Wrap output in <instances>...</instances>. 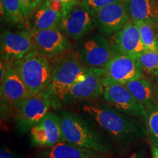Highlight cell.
Instances as JSON below:
<instances>
[{
  "label": "cell",
  "instance_id": "1",
  "mask_svg": "<svg viewBox=\"0 0 158 158\" xmlns=\"http://www.w3.org/2000/svg\"><path fill=\"white\" fill-rule=\"evenodd\" d=\"M81 109L99 127L124 147H132L147 135L145 124L106 102H86L82 105Z\"/></svg>",
  "mask_w": 158,
  "mask_h": 158
},
{
  "label": "cell",
  "instance_id": "2",
  "mask_svg": "<svg viewBox=\"0 0 158 158\" xmlns=\"http://www.w3.org/2000/svg\"><path fill=\"white\" fill-rule=\"evenodd\" d=\"M62 141L98 153L107 154L111 146L86 118L68 110L59 114Z\"/></svg>",
  "mask_w": 158,
  "mask_h": 158
},
{
  "label": "cell",
  "instance_id": "3",
  "mask_svg": "<svg viewBox=\"0 0 158 158\" xmlns=\"http://www.w3.org/2000/svg\"><path fill=\"white\" fill-rule=\"evenodd\" d=\"M88 68L78 55L71 54L63 55L53 65L51 83L47 89L54 109L61 107L73 86L84 78Z\"/></svg>",
  "mask_w": 158,
  "mask_h": 158
},
{
  "label": "cell",
  "instance_id": "4",
  "mask_svg": "<svg viewBox=\"0 0 158 158\" xmlns=\"http://www.w3.org/2000/svg\"><path fill=\"white\" fill-rule=\"evenodd\" d=\"M13 64L31 94H38L48 88L53 66L48 57L40 51H32Z\"/></svg>",
  "mask_w": 158,
  "mask_h": 158
},
{
  "label": "cell",
  "instance_id": "5",
  "mask_svg": "<svg viewBox=\"0 0 158 158\" xmlns=\"http://www.w3.org/2000/svg\"><path fill=\"white\" fill-rule=\"evenodd\" d=\"M0 84L2 118L15 117L21 105L32 94L27 89L13 63H10L3 81Z\"/></svg>",
  "mask_w": 158,
  "mask_h": 158
},
{
  "label": "cell",
  "instance_id": "6",
  "mask_svg": "<svg viewBox=\"0 0 158 158\" xmlns=\"http://www.w3.org/2000/svg\"><path fill=\"white\" fill-rule=\"evenodd\" d=\"M52 108L48 89L32 94L23 102L15 116L16 127L20 133H26L42 120Z\"/></svg>",
  "mask_w": 158,
  "mask_h": 158
},
{
  "label": "cell",
  "instance_id": "7",
  "mask_svg": "<svg viewBox=\"0 0 158 158\" xmlns=\"http://www.w3.org/2000/svg\"><path fill=\"white\" fill-rule=\"evenodd\" d=\"M105 70L102 78L104 87L113 84L124 85L143 77L135 57L116 51L105 67Z\"/></svg>",
  "mask_w": 158,
  "mask_h": 158
},
{
  "label": "cell",
  "instance_id": "8",
  "mask_svg": "<svg viewBox=\"0 0 158 158\" xmlns=\"http://www.w3.org/2000/svg\"><path fill=\"white\" fill-rule=\"evenodd\" d=\"M105 72V68L89 67L84 78L73 86L63 100L62 104L86 103L103 95L105 87L102 78Z\"/></svg>",
  "mask_w": 158,
  "mask_h": 158
},
{
  "label": "cell",
  "instance_id": "9",
  "mask_svg": "<svg viewBox=\"0 0 158 158\" xmlns=\"http://www.w3.org/2000/svg\"><path fill=\"white\" fill-rule=\"evenodd\" d=\"M114 54L109 42L102 35L89 36L78 45V57L90 68H105Z\"/></svg>",
  "mask_w": 158,
  "mask_h": 158
},
{
  "label": "cell",
  "instance_id": "10",
  "mask_svg": "<svg viewBox=\"0 0 158 158\" xmlns=\"http://www.w3.org/2000/svg\"><path fill=\"white\" fill-rule=\"evenodd\" d=\"M37 50L31 33L27 31L5 30L1 35V58L15 63Z\"/></svg>",
  "mask_w": 158,
  "mask_h": 158
},
{
  "label": "cell",
  "instance_id": "11",
  "mask_svg": "<svg viewBox=\"0 0 158 158\" xmlns=\"http://www.w3.org/2000/svg\"><path fill=\"white\" fill-rule=\"evenodd\" d=\"M105 101L122 113L145 121L147 110L123 84H113L105 86Z\"/></svg>",
  "mask_w": 158,
  "mask_h": 158
},
{
  "label": "cell",
  "instance_id": "12",
  "mask_svg": "<svg viewBox=\"0 0 158 158\" xmlns=\"http://www.w3.org/2000/svg\"><path fill=\"white\" fill-rule=\"evenodd\" d=\"M94 23L93 14L81 2L63 15L59 28L68 37L80 40L92 30Z\"/></svg>",
  "mask_w": 158,
  "mask_h": 158
},
{
  "label": "cell",
  "instance_id": "13",
  "mask_svg": "<svg viewBox=\"0 0 158 158\" xmlns=\"http://www.w3.org/2000/svg\"><path fill=\"white\" fill-rule=\"evenodd\" d=\"M31 145L45 149L62 141L59 114L50 111L29 131Z\"/></svg>",
  "mask_w": 158,
  "mask_h": 158
},
{
  "label": "cell",
  "instance_id": "14",
  "mask_svg": "<svg viewBox=\"0 0 158 158\" xmlns=\"http://www.w3.org/2000/svg\"><path fill=\"white\" fill-rule=\"evenodd\" d=\"M31 35L37 50L48 59L63 56L70 48L67 35L59 28L33 31Z\"/></svg>",
  "mask_w": 158,
  "mask_h": 158
},
{
  "label": "cell",
  "instance_id": "15",
  "mask_svg": "<svg viewBox=\"0 0 158 158\" xmlns=\"http://www.w3.org/2000/svg\"><path fill=\"white\" fill-rule=\"evenodd\" d=\"M94 22L103 34H116L129 21L123 2L110 4L94 12Z\"/></svg>",
  "mask_w": 158,
  "mask_h": 158
},
{
  "label": "cell",
  "instance_id": "16",
  "mask_svg": "<svg viewBox=\"0 0 158 158\" xmlns=\"http://www.w3.org/2000/svg\"><path fill=\"white\" fill-rule=\"evenodd\" d=\"M114 48L118 52L135 57L146 51L137 25L130 20L114 37Z\"/></svg>",
  "mask_w": 158,
  "mask_h": 158
},
{
  "label": "cell",
  "instance_id": "17",
  "mask_svg": "<svg viewBox=\"0 0 158 158\" xmlns=\"http://www.w3.org/2000/svg\"><path fill=\"white\" fill-rule=\"evenodd\" d=\"M129 19L133 23H155L158 19L157 0H123Z\"/></svg>",
  "mask_w": 158,
  "mask_h": 158
},
{
  "label": "cell",
  "instance_id": "18",
  "mask_svg": "<svg viewBox=\"0 0 158 158\" xmlns=\"http://www.w3.org/2000/svg\"><path fill=\"white\" fill-rule=\"evenodd\" d=\"M95 155L96 152L92 150L62 141L53 147L40 151L39 158H89Z\"/></svg>",
  "mask_w": 158,
  "mask_h": 158
},
{
  "label": "cell",
  "instance_id": "19",
  "mask_svg": "<svg viewBox=\"0 0 158 158\" xmlns=\"http://www.w3.org/2000/svg\"><path fill=\"white\" fill-rule=\"evenodd\" d=\"M136 100L148 110L158 103L155 89L149 80L144 77L124 84Z\"/></svg>",
  "mask_w": 158,
  "mask_h": 158
},
{
  "label": "cell",
  "instance_id": "20",
  "mask_svg": "<svg viewBox=\"0 0 158 158\" xmlns=\"http://www.w3.org/2000/svg\"><path fill=\"white\" fill-rule=\"evenodd\" d=\"M63 14L51 9L43 4L34 15V30L40 31L45 29L58 28Z\"/></svg>",
  "mask_w": 158,
  "mask_h": 158
},
{
  "label": "cell",
  "instance_id": "21",
  "mask_svg": "<svg viewBox=\"0 0 158 158\" xmlns=\"http://www.w3.org/2000/svg\"><path fill=\"white\" fill-rule=\"evenodd\" d=\"M1 17L7 22L22 25L24 21L22 5L20 0H0Z\"/></svg>",
  "mask_w": 158,
  "mask_h": 158
},
{
  "label": "cell",
  "instance_id": "22",
  "mask_svg": "<svg viewBox=\"0 0 158 158\" xmlns=\"http://www.w3.org/2000/svg\"><path fill=\"white\" fill-rule=\"evenodd\" d=\"M146 51H158V36L155 23H136Z\"/></svg>",
  "mask_w": 158,
  "mask_h": 158
},
{
  "label": "cell",
  "instance_id": "23",
  "mask_svg": "<svg viewBox=\"0 0 158 158\" xmlns=\"http://www.w3.org/2000/svg\"><path fill=\"white\" fill-rule=\"evenodd\" d=\"M135 58L143 73L158 76V51H145Z\"/></svg>",
  "mask_w": 158,
  "mask_h": 158
},
{
  "label": "cell",
  "instance_id": "24",
  "mask_svg": "<svg viewBox=\"0 0 158 158\" xmlns=\"http://www.w3.org/2000/svg\"><path fill=\"white\" fill-rule=\"evenodd\" d=\"M147 112V116L144 121L147 135L152 146L158 148V103Z\"/></svg>",
  "mask_w": 158,
  "mask_h": 158
},
{
  "label": "cell",
  "instance_id": "25",
  "mask_svg": "<svg viewBox=\"0 0 158 158\" xmlns=\"http://www.w3.org/2000/svg\"><path fill=\"white\" fill-rule=\"evenodd\" d=\"M122 1V0H83L82 3L86 6V8L91 13H93L94 12L102 8L105 6Z\"/></svg>",
  "mask_w": 158,
  "mask_h": 158
},
{
  "label": "cell",
  "instance_id": "26",
  "mask_svg": "<svg viewBox=\"0 0 158 158\" xmlns=\"http://www.w3.org/2000/svg\"><path fill=\"white\" fill-rule=\"evenodd\" d=\"M25 18H28L38 6L37 0H20Z\"/></svg>",
  "mask_w": 158,
  "mask_h": 158
},
{
  "label": "cell",
  "instance_id": "27",
  "mask_svg": "<svg viewBox=\"0 0 158 158\" xmlns=\"http://www.w3.org/2000/svg\"><path fill=\"white\" fill-rule=\"evenodd\" d=\"M44 5H46L47 7H50L51 9L54 10L55 11H57L59 12V13H62L63 15L69 10L68 7L63 5L62 3L54 1V0H45Z\"/></svg>",
  "mask_w": 158,
  "mask_h": 158
},
{
  "label": "cell",
  "instance_id": "28",
  "mask_svg": "<svg viewBox=\"0 0 158 158\" xmlns=\"http://www.w3.org/2000/svg\"><path fill=\"white\" fill-rule=\"evenodd\" d=\"M0 158H25L15 150L5 146H2L0 150Z\"/></svg>",
  "mask_w": 158,
  "mask_h": 158
},
{
  "label": "cell",
  "instance_id": "29",
  "mask_svg": "<svg viewBox=\"0 0 158 158\" xmlns=\"http://www.w3.org/2000/svg\"><path fill=\"white\" fill-rule=\"evenodd\" d=\"M54 1L59 2L62 3L64 6H66L70 10L75 5H78V3H80V0H54Z\"/></svg>",
  "mask_w": 158,
  "mask_h": 158
},
{
  "label": "cell",
  "instance_id": "30",
  "mask_svg": "<svg viewBox=\"0 0 158 158\" xmlns=\"http://www.w3.org/2000/svg\"><path fill=\"white\" fill-rule=\"evenodd\" d=\"M152 158H158V148L152 146Z\"/></svg>",
  "mask_w": 158,
  "mask_h": 158
},
{
  "label": "cell",
  "instance_id": "31",
  "mask_svg": "<svg viewBox=\"0 0 158 158\" xmlns=\"http://www.w3.org/2000/svg\"><path fill=\"white\" fill-rule=\"evenodd\" d=\"M155 93H156V95H157V98L158 99V76H157V82H156Z\"/></svg>",
  "mask_w": 158,
  "mask_h": 158
},
{
  "label": "cell",
  "instance_id": "32",
  "mask_svg": "<svg viewBox=\"0 0 158 158\" xmlns=\"http://www.w3.org/2000/svg\"><path fill=\"white\" fill-rule=\"evenodd\" d=\"M155 29H156V31H157V36H158V19H157V21H155Z\"/></svg>",
  "mask_w": 158,
  "mask_h": 158
},
{
  "label": "cell",
  "instance_id": "33",
  "mask_svg": "<svg viewBox=\"0 0 158 158\" xmlns=\"http://www.w3.org/2000/svg\"><path fill=\"white\" fill-rule=\"evenodd\" d=\"M42 2H43V0H37V2H38V5H40L41 3H42Z\"/></svg>",
  "mask_w": 158,
  "mask_h": 158
},
{
  "label": "cell",
  "instance_id": "34",
  "mask_svg": "<svg viewBox=\"0 0 158 158\" xmlns=\"http://www.w3.org/2000/svg\"><path fill=\"white\" fill-rule=\"evenodd\" d=\"M89 158H103V157H95V156H94V157H91Z\"/></svg>",
  "mask_w": 158,
  "mask_h": 158
},
{
  "label": "cell",
  "instance_id": "35",
  "mask_svg": "<svg viewBox=\"0 0 158 158\" xmlns=\"http://www.w3.org/2000/svg\"><path fill=\"white\" fill-rule=\"evenodd\" d=\"M157 4H158V0H157Z\"/></svg>",
  "mask_w": 158,
  "mask_h": 158
}]
</instances>
